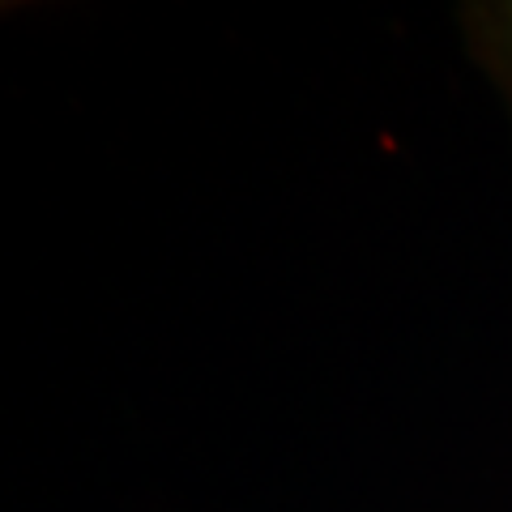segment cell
<instances>
[{
    "label": "cell",
    "instance_id": "1",
    "mask_svg": "<svg viewBox=\"0 0 512 512\" xmlns=\"http://www.w3.org/2000/svg\"><path fill=\"white\" fill-rule=\"evenodd\" d=\"M466 30H470L474 56L487 64L491 77L500 82V90L512 103V0L508 5H474L466 18Z\"/></svg>",
    "mask_w": 512,
    "mask_h": 512
}]
</instances>
